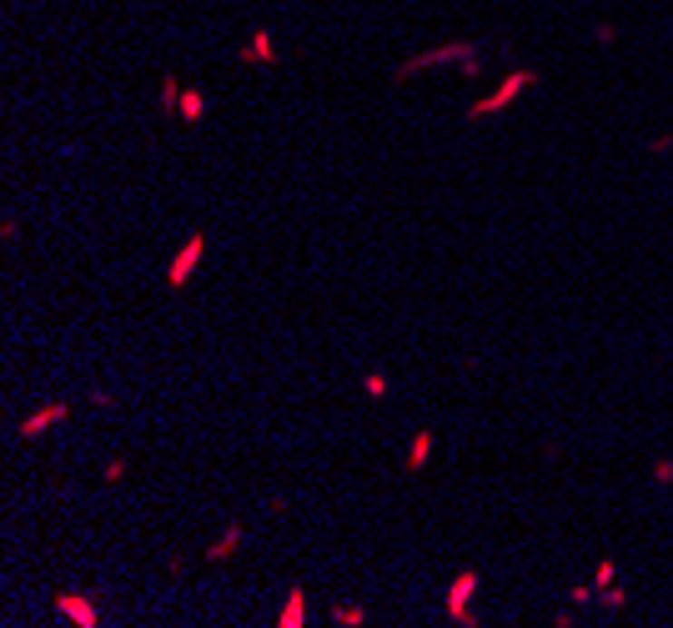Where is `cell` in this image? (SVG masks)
<instances>
[{
	"label": "cell",
	"mask_w": 673,
	"mask_h": 628,
	"mask_svg": "<svg viewBox=\"0 0 673 628\" xmlns=\"http://www.w3.org/2000/svg\"><path fill=\"white\" fill-rule=\"evenodd\" d=\"M447 61H457L467 71V76H478V45H437V51H423V55H413V61H402L392 76L397 81H407V76H417V71H427V65H447Z\"/></svg>",
	"instance_id": "6da1fadb"
},
{
	"label": "cell",
	"mask_w": 673,
	"mask_h": 628,
	"mask_svg": "<svg viewBox=\"0 0 673 628\" xmlns=\"http://www.w3.org/2000/svg\"><path fill=\"white\" fill-rule=\"evenodd\" d=\"M528 86H538V71H528V65H522V71H512V76L502 81V86L493 91V96L473 101V111H467V121H483V116H498V111H508L512 101H518L522 91H528Z\"/></svg>",
	"instance_id": "7a4b0ae2"
},
{
	"label": "cell",
	"mask_w": 673,
	"mask_h": 628,
	"mask_svg": "<svg viewBox=\"0 0 673 628\" xmlns=\"http://www.w3.org/2000/svg\"><path fill=\"white\" fill-rule=\"evenodd\" d=\"M201 251H207V231H191V237L176 247L171 267H166V287H171V292H181V287L191 282V271L201 267Z\"/></svg>",
	"instance_id": "3957f363"
},
{
	"label": "cell",
	"mask_w": 673,
	"mask_h": 628,
	"mask_svg": "<svg viewBox=\"0 0 673 628\" xmlns=\"http://www.w3.org/2000/svg\"><path fill=\"white\" fill-rule=\"evenodd\" d=\"M478 594V574H473V568H463V574L453 578V588H447V618H453V623H473V613H467V598Z\"/></svg>",
	"instance_id": "277c9868"
},
{
	"label": "cell",
	"mask_w": 673,
	"mask_h": 628,
	"mask_svg": "<svg viewBox=\"0 0 673 628\" xmlns=\"http://www.w3.org/2000/svg\"><path fill=\"white\" fill-rule=\"evenodd\" d=\"M55 613H61L65 623H76V628H96L101 623V608L91 603L86 594H55Z\"/></svg>",
	"instance_id": "5b68a950"
},
{
	"label": "cell",
	"mask_w": 673,
	"mask_h": 628,
	"mask_svg": "<svg viewBox=\"0 0 673 628\" xmlns=\"http://www.w3.org/2000/svg\"><path fill=\"white\" fill-rule=\"evenodd\" d=\"M61 417H71V402H51V407H41V412H31L21 423V437H41L45 427H55Z\"/></svg>",
	"instance_id": "8992f818"
},
{
	"label": "cell",
	"mask_w": 673,
	"mask_h": 628,
	"mask_svg": "<svg viewBox=\"0 0 673 628\" xmlns=\"http://www.w3.org/2000/svg\"><path fill=\"white\" fill-rule=\"evenodd\" d=\"M302 623H307V594H302V588H292L287 603H282V613H277V628H302Z\"/></svg>",
	"instance_id": "52a82bcc"
},
{
	"label": "cell",
	"mask_w": 673,
	"mask_h": 628,
	"mask_svg": "<svg viewBox=\"0 0 673 628\" xmlns=\"http://www.w3.org/2000/svg\"><path fill=\"white\" fill-rule=\"evenodd\" d=\"M241 61L247 65H267V61H277V51H272V31H257L247 45H241Z\"/></svg>",
	"instance_id": "ba28073f"
},
{
	"label": "cell",
	"mask_w": 673,
	"mask_h": 628,
	"mask_svg": "<svg viewBox=\"0 0 673 628\" xmlns=\"http://www.w3.org/2000/svg\"><path fill=\"white\" fill-rule=\"evenodd\" d=\"M427 457H433V427H423V433L413 437V447H407V473H423Z\"/></svg>",
	"instance_id": "9c48e42d"
},
{
	"label": "cell",
	"mask_w": 673,
	"mask_h": 628,
	"mask_svg": "<svg viewBox=\"0 0 673 628\" xmlns=\"http://www.w3.org/2000/svg\"><path fill=\"white\" fill-rule=\"evenodd\" d=\"M176 111H181V121H191V126H196V121L207 116V96H201L196 86H181V106H176Z\"/></svg>",
	"instance_id": "30bf717a"
},
{
	"label": "cell",
	"mask_w": 673,
	"mask_h": 628,
	"mask_svg": "<svg viewBox=\"0 0 673 628\" xmlns=\"http://www.w3.org/2000/svg\"><path fill=\"white\" fill-rule=\"evenodd\" d=\"M237 543H241V528H227V533H221V543H211V548H207V558H211V564H221L227 553H237Z\"/></svg>",
	"instance_id": "8fae6325"
},
{
	"label": "cell",
	"mask_w": 673,
	"mask_h": 628,
	"mask_svg": "<svg viewBox=\"0 0 673 628\" xmlns=\"http://www.w3.org/2000/svg\"><path fill=\"white\" fill-rule=\"evenodd\" d=\"M176 106H181V81L161 76V111H176Z\"/></svg>",
	"instance_id": "7c38bea8"
},
{
	"label": "cell",
	"mask_w": 673,
	"mask_h": 628,
	"mask_svg": "<svg viewBox=\"0 0 673 628\" xmlns=\"http://www.w3.org/2000/svg\"><path fill=\"white\" fill-rule=\"evenodd\" d=\"M332 623H342V628H357V623H367V613H362V608H332Z\"/></svg>",
	"instance_id": "4fadbf2b"
},
{
	"label": "cell",
	"mask_w": 673,
	"mask_h": 628,
	"mask_svg": "<svg viewBox=\"0 0 673 628\" xmlns=\"http://www.w3.org/2000/svg\"><path fill=\"white\" fill-rule=\"evenodd\" d=\"M613 578H619V568H613V558H603V564L593 568V588H598V594H603V588H609Z\"/></svg>",
	"instance_id": "5bb4252c"
},
{
	"label": "cell",
	"mask_w": 673,
	"mask_h": 628,
	"mask_svg": "<svg viewBox=\"0 0 673 628\" xmlns=\"http://www.w3.org/2000/svg\"><path fill=\"white\" fill-rule=\"evenodd\" d=\"M362 392H367V397H382V392H387V378H382V372H372V378L362 382Z\"/></svg>",
	"instance_id": "9a60e30c"
},
{
	"label": "cell",
	"mask_w": 673,
	"mask_h": 628,
	"mask_svg": "<svg viewBox=\"0 0 673 628\" xmlns=\"http://www.w3.org/2000/svg\"><path fill=\"white\" fill-rule=\"evenodd\" d=\"M603 603H609V608H623V603H629V594H623V588H603Z\"/></svg>",
	"instance_id": "2e32d148"
},
{
	"label": "cell",
	"mask_w": 673,
	"mask_h": 628,
	"mask_svg": "<svg viewBox=\"0 0 673 628\" xmlns=\"http://www.w3.org/2000/svg\"><path fill=\"white\" fill-rule=\"evenodd\" d=\"M653 477H658V483H673V463H668V457H658V463H653Z\"/></svg>",
	"instance_id": "e0dca14e"
},
{
	"label": "cell",
	"mask_w": 673,
	"mask_h": 628,
	"mask_svg": "<svg viewBox=\"0 0 673 628\" xmlns=\"http://www.w3.org/2000/svg\"><path fill=\"white\" fill-rule=\"evenodd\" d=\"M593 594H598L593 584H578V588H573V603H588V598H593Z\"/></svg>",
	"instance_id": "ac0fdd59"
}]
</instances>
